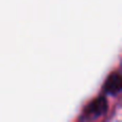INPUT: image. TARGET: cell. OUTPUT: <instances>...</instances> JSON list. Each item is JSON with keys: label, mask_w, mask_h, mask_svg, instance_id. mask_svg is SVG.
Masks as SVG:
<instances>
[{"label": "cell", "mask_w": 122, "mask_h": 122, "mask_svg": "<svg viewBox=\"0 0 122 122\" xmlns=\"http://www.w3.org/2000/svg\"><path fill=\"white\" fill-rule=\"evenodd\" d=\"M107 110V100L104 97H95L86 106L84 110V118L85 120H95L103 116Z\"/></svg>", "instance_id": "cell-1"}, {"label": "cell", "mask_w": 122, "mask_h": 122, "mask_svg": "<svg viewBox=\"0 0 122 122\" xmlns=\"http://www.w3.org/2000/svg\"><path fill=\"white\" fill-rule=\"evenodd\" d=\"M103 90L106 94L116 95L121 90V77L118 73H112L107 77L103 86Z\"/></svg>", "instance_id": "cell-2"}]
</instances>
